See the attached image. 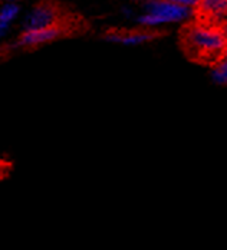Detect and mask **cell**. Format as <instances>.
Wrapping results in <instances>:
<instances>
[{"label":"cell","instance_id":"cell-1","mask_svg":"<svg viewBox=\"0 0 227 250\" xmlns=\"http://www.w3.org/2000/svg\"><path fill=\"white\" fill-rule=\"evenodd\" d=\"M178 48L191 63L216 66L227 53L226 23H203L187 21L178 29Z\"/></svg>","mask_w":227,"mask_h":250},{"label":"cell","instance_id":"cell-2","mask_svg":"<svg viewBox=\"0 0 227 250\" xmlns=\"http://www.w3.org/2000/svg\"><path fill=\"white\" fill-rule=\"evenodd\" d=\"M196 1H147L144 3L147 15L140 18L143 26L157 27L165 22H177L191 15V9Z\"/></svg>","mask_w":227,"mask_h":250},{"label":"cell","instance_id":"cell-3","mask_svg":"<svg viewBox=\"0 0 227 250\" xmlns=\"http://www.w3.org/2000/svg\"><path fill=\"white\" fill-rule=\"evenodd\" d=\"M167 35L168 30L165 29L141 25L135 29H111L103 35V39L108 42H115L123 45H138V43L165 38Z\"/></svg>","mask_w":227,"mask_h":250},{"label":"cell","instance_id":"cell-4","mask_svg":"<svg viewBox=\"0 0 227 250\" xmlns=\"http://www.w3.org/2000/svg\"><path fill=\"white\" fill-rule=\"evenodd\" d=\"M61 12L59 7L52 3H41L33 6L23 21L25 30H38V29H48L53 26H59Z\"/></svg>","mask_w":227,"mask_h":250},{"label":"cell","instance_id":"cell-5","mask_svg":"<svg viewBox=\"0 0 227 250\" xmlns=\"http://www.w3.org/2000/svg\"><path fill=\"white\" fill-rule=\"evenodd\" d=\"M191 16L203 23H226L227 0H199L191 9Z\"/></svg>","mask_w":227,"mask_h":250},{"label":"cell","instance_id":"cell-6","mask_svg":"<svg viewBox=\"0 0 227 250\" xmlns=\"http://www.w3.org/2000/svg\"><path fill=\"white\" fill-rule=\"evenodd\" d=\"M63 33V27L59 26H53L48 29H38V30H25L21 38L18 39V42L15 43V46H21V48H35V46H41L43 43H49L52 41L58 39L59 36H62Z\"/></svg>","mask_w":227,"mask_h":250},{"label":"cell","instance_id":"cell-7","mask_svg":"<svg viewBox=\"0 0 227 250\" xmlns=\"http://www.w3.org/2000/svg\"><path fill=\"white\" fill-rule=\"evenodd\" d=\"M21 13V6L18 3H4L0 7V23L9 25L19 16Z\"/></svg>","mask_w":227,"mask_h":250},{"label":"cell","instance_id":"cell-8","mask_svg":"<svg viewBox=\"0 0 227 250\" xmlns=\"http://www.w3.org/2000/svg\"><path fill=\"white\" fill-rule=\"evenodd\" d=\"M211 79L222 86H227V62L222 61L211 68Z\"/></svg>","mask_w":227,"mask_h":250},{"label":"cell","instance_id":"cell-9","mask_svg":"<svg viewBox=\"0 0 227 250\" xmlns=\"http://www.w3.org/2000/svg\"><path fill=\"white\" fill-rule=\"evenodd\" d=\"M9 32V25H4V23H0V39Z\"/></svg>","mask_w":227,"mask_h":250},{"label":"cell","instance_id":"cell-10","mask_svg":"<svg viewBox=\"0 0 227 250\" xmlns=\"http://www.w3.org/2000/svg\"><path fill=\"white\" fill-rule=\"evenodd\" d=\"M225 61H226V62H227V53H226V56H225Z\"/></svg>","mask_w":227,"mask_h":250}]
</instances>
